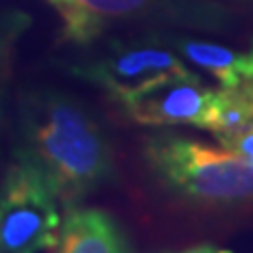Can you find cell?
<instances>
[{
	"label": "cell",
	"mask_w": 253,
	"mask_h": 253,
	"mask_svg": "<svg viewBox=\"0 0 253 253\" xmlns=\"http://www.w3.org/2000/svg\"><path fill=\"white\" fill-rule=\"evenodd\" d=\"M219 144L226 150H230V152L245 158L247 163H253V129L251 126L241 131V133H234V135H230V137L219 139Z\"/></svg>",
	"instance_id": "30bf717a"
},
{
	"label": "cell",
	"mask_w": 253,
	"mask_h": 253,
	"mask_svg": "<svg viewBox=\"0 0 253 253\" xmlns=\"http://www.w3.org/2000/svg\"><path fill=\"white\" fill-rule=\"evenodd\" d=\"M251 55H253V49H251Z\"/></svg>",
	"instance_id": "9a60e30c"
},
{
	"label": "cell",
	"mask_w": 253,
	"mask_h": 253,
	"mask_svg": "<svg viewBox=\"0 0 253 253\" xmlns=\"http://www.w3.org/2000/svg\"><path fill=\"white\" fill-rule=\"evenodd\" d=\"M74 72L123 101L129 95L154 84L163 78L190 74V70L167 46L154 41L112 44L104 57L83 63Z\"/></svg>",
	"instance_id": "5b68a950"
},
{
	"label": "cell",
	"mask_w": 253,
	"mask_h": 253,
	"mask_svg": "<svg viewBox=\"0 0 253 253\" xmlns=\"http://www.w3.org/2000/svg\"><path fill=\"white\" fill-rule=\"evenodd\" d=\"M239 89L245 93V97H247V99L251 101V106H253V76L247 78V81H243V83L239 84Z\"/></svg>",
	"instance_id": "7c38bea8"
},
{
	"label": "cell",
	"mask_w": 253,
	"mask_h": 253,
	"mask_svg": "<svg viewBox=\"0 0 253 253\" xmlns=\"http://www.w3.org/2000/svg\"><path fill=\"white\" fill-rule=\"evenodd\" d=\"M179 253H232V251L217 249V247H213V245H196V247L186 249V251H179Z\"/></svg>",
	"instance_id": "8fae6325"
},
{
	"label": "cell",
	"mask_w": 253,
	"mask_h": 253,
	"mask_svg": "<svg viewBox=\"0 0 253 253\" xmlns=\"http://www.w3.org/2000/svg\"><path fill=\"white\" fill-rule=\"evenodd\" d=\"M146 156L156 177L184 199L209 205L253 201V163L224 146L158 135L148 139Z\"/></svg>",
	"instance_id": "7a4b0ae2"
},
{
	"label": "cell",
	"mask_w": 253,
	"mask_h": 253,
	"mask_svg": "<svg viewBox=\"0 0 253 253\" xmlns=\"http://www.w3.org/2000/svg\"><path fill=\"white\" fill-rule=\"evenodd\" d=\"M57 245V253H129L114 219L101 209L70 211Z\"/></svg>",
	"instance_id": "52a82bcc"
},
{
	"label": "cell",
	"mask_w": 253,
	"mask_h": 253,
	"mask_svg": "<svg viewBox=\"0 0 253 253\" xmlns=\"http://www.w3.org/2000/svg\"><path fill=\"white\" fill-rule=\"evenodd\" d=\"M21 139L17 154L49 177L63 203L81 199L112 173V154L104 131L72 95L30 93L21 108Z\"/></svg>",
	"instance_id": "6da1fadb"
},
{
	"label": "cell",
	"mask_w": 253,
	"mask_h": 253,
	"mask_svg": "<svg viewBox=\"0 0 253 253\" xmlns=\"http://www.w3.org/2000/svg\"><path fill=\"white\" fill-rule=\"evenodd\" d=\"M59 13L63 34L76 44L99 38L110 28L139 19L165 17L179 23L215 28L224 13L207 0H49Z\"/></svg>",
	"instance_id": "277c9868"
},
{
	"label": "cell",
	"mask_w": 253,
	"mask_h": 253,
	"mask_svg": "<svg viewBox=\"0 0 253 253\" xmlns=\"http://www.w3.org/2000/svg\"><path fill=\"white\" fill-rule=\"evenodd\" d=\"M173 44H175L179 55H184L190 63L209 72L213 78H217L226 89H234L243 81L253 76L251 53H239L228 49V46L194 41V38H175Z\"/></svg>",
	"instance_id": "ba28073f"
},
{
	"label": "cell",
	"mask_w": 253,
	"mask_h": 253,
	"mask_svg": "<svg viewBox=\"0 0 253 253\" xmlns=\"http://www.w3.org/2000/svg\"><path fill=\"white\" fill-rule=\"evenodd\" d=\"M251 129H253V118H251Z\"/></svg>",
	"instance_id": "5bb4252c"
},
{
	"label": "cell",
	"mask_w": 253,
	"mask_h": 253,
	"mask_svg": "<svg viewBox=\"0 0 253 253\" xmlns=\"http://www.w3.org/2000/svg\"><path fill=\"white\" fill-rule=\"evenodd\" d=\"M121 104L139 125H194L209 131L215 91L205 86L199 76L190 72L163 78L135 95L125 97Z\"/></svg>",
	"instance_id": "8992f818"
},
{
	"label": "cell",
	"mask_w": 253,
	"mask_h": 253,
	"mask_svg": "<svg viewBox=\"0 0 253 253\" xmlns=\"http://www.w3.org/2000/svg\"><path fill=\"white\" fill-rule=\"evenodd\" d=\"M251 118H253V106L239 86H234V89H226L224 86V89L215 91V104H213L209 131L215 133L217 139L230 137L234 133L249 129Z\"/></svg>",
	"instance_id": "9c48e42d"
},
{
	"label": "cell",
	"mask_w": 253,
	"mask_h": 253,
	"mask_svg": "<svg viewBox=\"0 0 253 253\" xmlns=\"http://www.w3.org/2000/svg\"><path fill=\"white\" fill-rule=\"evenodd\" d=\"M2 84H0V121H2Z\"/></svg>",
	"instance_id": "4fadbf2b"
},
{
	"label": "cell",
	"mask_w": 253,
	"mask_h": 253,
	"mask_svg": "<svg viewBox=\"0 0 253 253\" xmlns=\"http://www.w3.org/2000/svg\"><path fill=\"white\" fill-rule=\"evenodd\" d=\"M59 196L49 177L17 154L0 188V253H42L59 243Z\"/></svg>",
	"instance_id": "3957f363"
}]
</instances>
